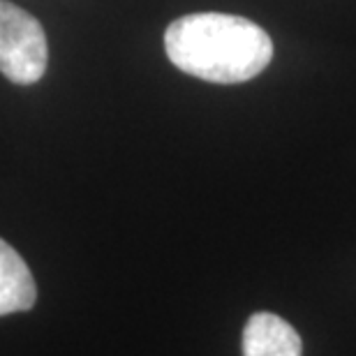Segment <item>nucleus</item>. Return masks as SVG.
Instances as JSON below:
<instances>
[{
    "label": "nucleus",
    "instance_id": "obj_1",
    "mask_svg": "<svg viewBox=\"0 0 356 356\" xmlns=\"http://www.w3.org/2000/svg\"><path fill=\"white\" fill-rule=\"evenodd\" d=\"M167 56L181 72L211 83L254 79L273 58L264 28L245 17L220 12L185 14L165 33Z\"/></svg>",
    "mask_w": 356,
    "mask_h": 356
},
{
    "label": "nucleus",
    "instance_id": "obj_2",
    "mask_svg": "<svg viewBox=\"0 0 356 356\" xmlns=\"http://www.w3.org/2000/svg\"><path fill=\"white\" fill-rule=\"evenodd\" d=\"M44 28L19 5L0 0V72L19 86H31L47 72Z\"/></svg>",
    "mask_w": 356,
    "mask_h": 356
},
{
    "label": "nucleus",
    "instance_id": "obj_3",
    "mask_svg": "<svg viewBox=\"0 0 356 356\" xmlns=\"http://www.w3.org/2000/svg\"><path fill=\"white\" fill-rule=\"evenodd\" d=\"M243 356H303V343L282 317L254 312L243 329Z\"/></svg>",
    "mask_w": 356,
    "mask_h": 356
},
{
    "label": "nucleus",
    "instance_id": "obj_4",
    "mask_svg": "<svg viewBox=\"0 0 356 356\" xmlns=\"http://www.w3.org/2000/svg\"><path fill=\"white\" fill-rule=\"evenodd\" d=\"M38 301L33 273L24 257L0 238V315L31 310Z\"/></svg>",
    "mask_w": 356,
    "mask_h": 356
}]
</instances>
